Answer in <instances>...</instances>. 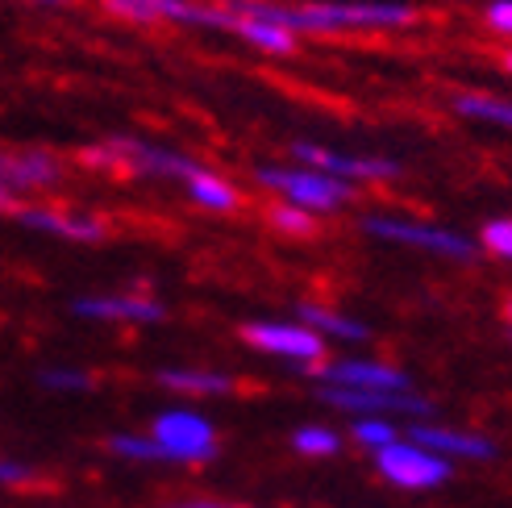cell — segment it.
Segmentation results:
<instances>
[{"mask_svg": "<svg viewBox=\"0 0 512 508\" xmlns=\"http://www.w3.org/2000/svg\"><path fill=\"white\" fill-rule=\"evenodd\" d=\"M483 21H488L500 38H512V0H492V5L483 9Z\"/></svg>", "mask_w": 512, "mask_h": 508, "instance_id": "obj_27", "label": "cell"}, {"mask_svg": "<svg viewBox=\"0 0 512 508\" xmlns=\"http://www.w3.org/2000/svg\"><path fill=\"white\" fill-rule=\"evenodd\" d=\"M88 167H100V171H134V175H150V180H175V184H188L204 171V163H196L192 155L175 146H163V142H146V138H105L88 146L80 155Z\"/></svg>", "mask_w": 512, "mask_h": 508, "instance_id": "obj_2", "label": "cell"}, {"mask_svg": "<svg viewBox=\"0 0 512 508\" xmlns=\"http://www.w3.org/2000/svg\"><path fill=\"white\" fill-rule=\"evenodd\" d=\"M317 384L321 388H350V392H413V379L400 367L379 363V359H334L321 363Z\"/></svg>", "mask_w": 512, "mask_h": 508, "instance_id": "obj_12", "label": "cell"}, {"mask_svg": "<svg viewBox=\"0 0 512 508\" xmlns=\"http://www.w3.org/2000/svg\"><path fill=\"white\" fill-rule=\"evenodd\" d=\"M159 388L175 392V396H192V400H213V396H229L238 388V379L217 367H163Z\"/></svg>", "mask_w": 512, "mask_h": 508, "instance_id": "obj_16", "label": "cell"}, {"mask_svg": "<svg viewBox=\"0 0 512 508\" xmlns=\"http://www.w3.org/2000/svg\"><path fill=\"white\" fill-rule=\"evenodd\" d=\"M234 5L259 21H271L292 38L300 34H375L404 30L417 21L408 0H304V5H279V0H234Z\"/></svg>", "mask_w": 512, "mask_h": 508, "instance_id": "obj_1", "label": "cell"}, {"mask_svg": "<svg viewBox=\"0 0 512 508\" xmlns=\"http://www.w3.org/2000/svg\"><path fill=\"white\" fill-rule=\"evenodd\" d=\"M350 438H354L358 446H367V450L375 454V450H383V446L400 442V438H404V429H400L392 417H354V425H350Z\"/></svg>", "mask_w": 512, "mask_h": 508, "instance_id": "obj_22", "label": "cell"}, {"mask_svg": "<svg viewBox=\"0 0 512 508\" xmlns=\"http://www.w3.org/2000/svg\"><path fill=\"white\" fill-rule=\"evenodd\" d=\"M17 225L34 234H46V238H63V242H105L109 238V225L92 217V213H71V209H50V205H25L21 213H13Z\"/></svg>", "mask_w": 512, "mask_h": 508, "instance_id": "obj_15", "label": "cell"}, {"mask_svg": "<svg viewBox=\"0 0 512 508\" xmlns=\"http://www.w3.org/2000/svg\"><path fill=\"white\" fill-rule=\"evenodd\" d=\"M38 5H71V0H38Z\"/></svg>", "mask_w": 512, "mask_h": 508, "instance_id": "obj_30", "label": "cell"}, {"mask_svg": "<svg viewBox=\"0 0 512 508\" xmlns=\"http://www.w3.org/2000/svg\"><path fill=\"white\" fill-rule=\"evenodd\" d=\"M296 321H304L325 342H371V325L338 309H321V304H296Z\"/></svg>", "mask_w": 512, "mask_h": 508, "instance_id": "obj_17", "label": "cell"}, {"mask_svg": "<svg viewBox=\"0 0 512 508\" xmlns=\"http://www.w3.org/2000/svg\"><path fill=\"white\" fill-rule=\"evenodd\" d=\"M38 384L46 392H92V375L80 367H42Z\"/></svg>", "mask_w": 512, "mask_h": 508, "instance_id": "obj_25", "label": "cell"}, {"mask_svg": "<svg viewBox=\"0 0 512 508\" xmlns=\"http://www.w3.org/2000/svg\"><path fill=\"white\" fill-rule=\"evenodd\" d=\"M171 508H259V504H238V500H175Z\"/></svg>", "mask_w": 512, "mask_h": 508, "instance_id": "obj_29", "label": "cell"}, {"mask_svg": "<svg viewBox=\"0 0 512 508\" xmlns=\"http://www.w3.org/2000/svg\"><path fill=\"white\" fill-rule=\"evenodd\" d=\"M184 192H188V200L196 209H204V213H234L238 205H242V196H238V188L225 180V175H217V171H209L204 167L196 180H188L184 184Z\"/></svg>", "mask_w": 512, "mask_h": 508, "instance_id": "obj_19", "label": "cell"}, {"mask_svg": "<svg viewBox=\"0 0 512 508\" xmlns=\"http://www.w3.org/2000/svg\"><path fill=\"white\" fill-rule=\"evenodd\" d=\"M508 317H512V300H508Z\"/></svg>", "mask_w": 512, "mask_h": 508, "instance_id": "obj_32", "label": "cell"}, {"mask_svg": "<svg viewBox=\"0 0 512 508\" xmlns=\"http://www.w3.org/2000/svg\"><path fill=\"white\" fill-rule=\"evenodd\" d=\"M34 471L25 467V463H17V459H0V484H25Z\"/></svg>", "mask_w": 512, "mask_h": 508, "instance_id": "obj_28", "label": "cell"}, {"mask_svg": "<svg viewBox=\"0 0 512 508\" xmlns=\"http://www.w3.org/2000/svg\"><path fill=\"white\" fill-rule=\"evenodd\" d=\"M342 434L329 425H300L292 434V450L304 454V459H334V454H342Z\"/></svg>", "mask_w": 512, "mask_h": 508, "instance_id": "obj_21", "label": "cell"}, {"mask_svg": "<svg viewBox=\"0 0 512 508\" xmlns=\"http://www.w3.org/2000/svg\"><path fill=\"white\" fill-rule=\"evenodd\" d=\"M479 246L488 250V254H496V259L512 263V217H492L479 230Z\"/></svg>", "mask_w": 512, "mask_h": 508, "instance_id": "obj_26", "label": "cell"}, {"mask_svg": "<svg viewBox=\"0 0 512 508\" xmlns=\"http://www.w3.org/2000/svg\"><path fill=\"white\" fill-rule=\"evenodd\" d=\"M363 234L375 242H388V246H408V250H425V254H438V259H454V263H471L479 254V242L446 230V225H433L421 217H404V213H367L363 221Z\"/></svg>", "mask_w": 512, "mask_h": 508, "instance_id": "obj_4", "label": "cell"}, {"mask_svg": "<svg viewBox=\"0 0 512 508\" xmlns=\"http://www.w3.org/2000/svg\"><path fill=\"white\" fill-rule=\"evenodd\" d=\"M292 163L300 167H313V171H325L334 180H346V184H367V180H396L404 171L400 159H388V155H354V150H338V146H325V142H309V138H296L288 146Z\"/></svg>", "mask_w": 512, "mask_h": 508, "instance_id": "obj_8", "label": "cell"}, {"mask_svg": "<svg viewBox=\"0 0 512 508\" xmlns=\"http://www.w3.org/2000/svg\"><path fill=\"white\" fill-rule=\"evenodd\" d=\"M267 221H271V230L288 234V238H313L317 234V213H304L296 205H271Z\"/></svg>", "mask_w": 512, "mask_h": 508, "instance_id": "obj_23", "label": "cell"}, {"mask_svg": "<svg viewBox=\"0 0 512 508\" xmlns=\"http://www.w3.org/2000/svg\"><path fill=\"white\" fill-rule=\"evenodd\" d=\"M63 163L50 150H0V213H21L25 200L59 188Z\"/></svg>", "mask_w": 512, "mask_h": 508, "instance_id": "obj_6", "label": "cell"}, {"mask_svg": "<svg viewBox=\"0 0 512 508\" xmlns=\"http://www.w3.org/2000/svg\"><path fill=\"white\" fill-rule=\"evenodd\" d=\"M246 346H254L267 359L292 367H317L325 359V338H317L304 321H250L242 329Z\"/></svg>", "mask_w": 512, "mask_h": 508, "instance_id": "obj_9", "label": "cell"}, {"mask_svg": "<svg viewBox=\"0 0 512 508\" xmlns=\"http://www.w3.org/2000/svg\"><path fill=\"white\" fill-rule=\"evenodd\" d=\"M450 105H454L458 117H471V121H483V125H496V130H512V100H504V96L458 92Z\"/></svg>", "mask_w": 512, "mask_h": 508, "instance_id": "obj_20", "label": "cell"}, {"mask_svg": "<svg viewBox=\"0 0 512 508\" xmlns=\"http://www.w3.org/2000/svg\"><path fill=\"white\" fill-rule=\"evenodd\" d=\"M75 317L84 321H109V325H159L167 317L163 300L146 292H109V296H80L71 304Z\"/></svg>", "mask_w": 512, "mask_h": 508, "instance_id": "obj_14", "label": "cell"}, {"mask_svg": "<svg viewBox=\"0 0 512 508\" xmlns=\"http://www.w3.org/2000/svg\"><path fill=\"white\" fill-rule=\"evenodd\" d=\"M267 192H275L284 205H296L304 213H338L354 200V184L346 180H334L325 171H313V167H300V163H263L254 171Z\"/></svg>", "mask_w": 512, "mask_h": 508, "instance_id": "obj_3", "label": "cell"}, {"mask_svg": "<svg viewBox=\"0 0 512 508\" xmlns=\"http://www.w3.org/2000/svg\"><path fill=\"white\" fill-rule=\"evenodd\" d=\"M371 459H375V471L388 479L392 488H400V492H433V488H442L446 479L454 475L450 471L454 463H446L442 454L425 450L413 438H400L392 446H383V450L371 454Z\"/></svg>", "mask_w": 512, "mask_h": 508, "instance_id": "obj_7", "label": "cell"}, {"mask_svg": "<svg viewBox=\"0 0 512 508\" xmlns=\"http://www.w3.org/2000/svg\"><path fill=\"white\" fill-rule=\"evenodd\" d=\"M404 438L421 442L425 450L442 454L446 463H496L500 446L488 434H475V429H458V425H442V421H408Z\"/></svg>", "mask_w": 512, "mask_h": 508, "instance_id": "obj_11", "label": "cell"}, {"mask_svg": "<svg viewBox=\"0 0 512 508\" xmlns=\"http://www.w3.org/2000/svg\"><path fill=\"white\" fill-rule=\"evenodd\" d=\"M109 13L134 25H188V30H225V5H200V0H100Z\"/></svg>", "mask_w": 512, "mask_h": 508, "instance_id": "obj_10", "label": "cell"}, {"mask_svg": "<svg viewBox=\"0 0 512 508\" xmlns=\"http://www.w3.org/2000/svg\"><path fill=\"white\" fill-rule=\"evenodd\" d=\"M504 67H508V71H512V50H508V59H504Z\"/></svg>", "mask_w": 512, "mask_h": 508, "instance_id": "obj_31", "label": "cell"}, {"mask_svg": "<svg viewBox=\"0 0 512 508\" xmlns=\"http://www.w3.org/2000/svg\"><path fill=\"white\" fill-rule=\"evenodd\" d=\"M225 9H229L225 34H234V38H242L250 46H259V50H267V55H292V50H296V38L288 30H279V25H271V21H259V17L242 13L234 0H229Z\"/></svg>", "mask_w": 512, "mask_h": 508, "instance_id": "obj_18", "label": "cell"}, {"mask_svg": "<svg viewBox=\"0 0 512 508\" xmlns=\"http://www.w3.org/2000/svg\"><path fill=\"white\" fill-rule=\"evenodd\" d=\"M109 454H117V459H125V463H163V454H159V446L150 434H113Z\"/></svg>", "mask_w": 512, "mask_h": 508, "instance_id": "obj_24", "label": "cell"}, {"mask_svg": "<svg viewBox=\"0 0 512 508\" xmlns=\"http://www.w3.org/2000/svg\"><path fill=\"white\" fill-rule=\"evenodd\" d=\"M321 400L350 417H396L404 413L408 421H429L433 404L417 392H350V388H321Z\"/></svg>", "mask_w": 512, "mask_h": 508, "instance_id": "obj_13", "label": "cell"}, {"mask_svg": "<svg viewBox=\"0 0 512 508\" xmlns=\"http://www.w3.org/2000/svg\"><path fill=\"white\" fill-rule=\"evenodd\" d=\"M150 438H155L163 463L175 467H204L221 454L213 421L196 409H163L150 421Z\"/></svg>", "mask_w": 512, "mask_h": 508, "instance_id": "obj_5", "label": "cell"}]
</instances>
